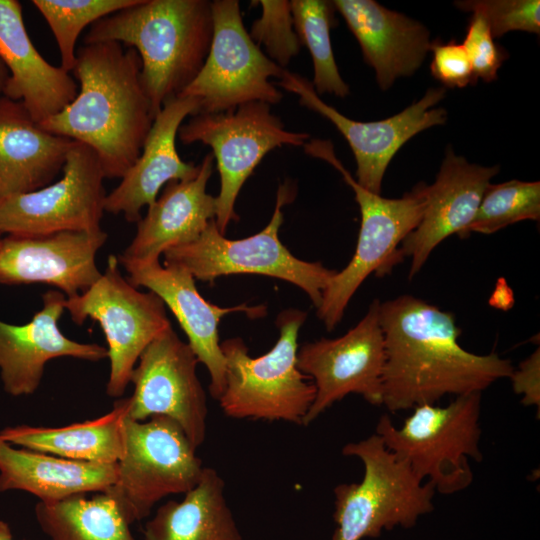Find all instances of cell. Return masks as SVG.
Segmentation results:
<instances>
[{"label":"cell","mask_w":540,"mask_h":540,"mask_svg":"<svg viewBox=\"0 0 540 540\" xmlns=\"http://www.w3.org/2000/svg\"><path fill=\"white\" fill-rule=\"evenodd\" d=\"M0 59L9 71L3 95L22 101L38 123L59 113L78 93L72 75L34 47L16 0H0Z\"/></svg>","instance_id":"cell-24"},{"label":"cell","mask_w":540,"mask_h":540,"mask_svg":"<svg viewBox=\"0 0 540 540\" xmlns=\"http://www.w3.org/2000/svg\"><path fill=\"white\" fill-rule=\"evenodd\" d=\"M290 4L301 46L308 49L313 61L311 83L315 92L341 98L347 96L350 89L339 73L330 40V30L336 22L333 1L292 0Z\"/></svg>","instance_id":"cell-30"},{"label":"cell","mask_w":540,"mask_h":540,"mask_svg":"<svg viewBox=\"0 0 540 540\" xmlns=\"http://www.w3.org/2000/svg\"><path fill=\"white\" fill-rule=\"evenodd\" d=\"M218 472L204 467L181 501L162 504L144 529L143 540H241Z\"/></svg>","instance_id":"cell-28"},{"label":"cell","mask_w":540,"mask_h":540,"mask_svg":"<svg viewBox=\"0 0 540 540\" xmlns=\"http://www.w3.org/2000/svg\"><path fill=\"white\" fill-rule=\"evenodd\" d=\"M380 303L373 300L365 316L343 336L322 338L298 349L297 367L315 387L303 425L351 393L361 395L371 405H382L385 347Z\"/></svg>","instance_id":"cell-14"},{"label":"cell","mask_w":540,"mask_h":540,"mask_svg":"<svg viewBox=\"0 0 540 540\" xmlns=\"http://www.w3.org/2000/svg\"><path fill=\"white\" fill-rule=\"evenodd\" d=\"M8 79L9 71L3 61L0 59V96H2L4 93Z\"/></svg>","instance_id":"cell-38"},{"label":"cell","mask_w":540,"mask_h":540,"mask_svg":"<svg viewBox=\"0 0 540 540\" xmlns=\"http://www.w3.org/2000/svg\"><path fill=\"white\" fill-rule=\"evenodd\" d=\"M198 102L188 96L167 101L156 115L140 156L104 201L106 212L122 214L137 223L141 210L157 199L170 181L189 180L199 171V164L183 161L176 148L178 130L186 117L198 113Z\"/></svg>","instance_id":"cell-21"},{"label":"cell","mask_w":540,"mask_h":540,"mask_svg":"<svg viewBox=\"0 0 540 540\" xmlns=\"http://www.w3.org/2000/svg\"><path fill=\"white\" fill-rule=\"evenodd\" d=\"M462 45L472 66L474 83L479 79L494 81L506 52L494 42L490 28L480 14L472 13Z\"/></svg>","instance_id":"cell-35"},{"label":"cell","mask_w":540,"mask_h":540,"mask_svg":"<svg viewBox=\"0 0 540 540\" xmlns=\"http://www.w3.org/2000/svg\"><path fill=\"white\" fill-rule=\"evenodd\" d=\"M138 0H33L48 23L59 49L61 67L76 63V42L82 30L99 19L134 5Z\"/></svg>","instance_id":"cell-31"},{"label":"cell","mask_w":540,"mask_h":540,"mask_svg":"<svg viewBox=\"0 0 540 540\" xmlns=\"http://www.w3.org/2000/svg\"><path fill=\"white\" fill-rule=\"evenodd\" d=\"M0 540H14L9 525L0 520Z\"/></svg>","instance_id":"cell-39"},{"label":"cell","mask_w":540,"mask_h":540,"mask_svg":"<svg viewBox=\"0 0 540 540\" xmlns=\"http://www.w3.org/2000/svg\"><path fill=\"white\" fill-rule=\"evenodd\" d=\"M213 34L206 60L179 96L197 100L198 113L234 110L250 102L277 104L283 98L270 81L286 69L273 62L252 40L236 0L211 1Z\"/></svg>","instance_id":"cell-12"},{"label":"cell","mask_w":540,"mask_h":540,"mask_svg":"<svg viewBox=\"0 0 540 540\" xmlns=\"http://www.w3.org/2000/svg\"><path fill=\"white\" fill-rule=\"evenodd\" d=\"M87 494L36 504V520L49 540H136L131 524L111 494Z\"/></svg>","instance_id":"cell-29"},{"label":"cell","mask_w":540,"mask_h":540,"mask_svg":"<svg viewBox=\"0 0 540 540\" xmlns=\"http://www.w3.org/2000/svg\"><path fill=\"white\" fill-rule=\"evenodd\" d=\"M305 319L299 309L282 311L276 318L279 338L259 357H251L240 338L221 342L226 372L218 401L226 416L303 425L315 398L313 383L297 367L298 335Z\"/></svg>","instance_id":"cell-5"},{"label":"cell","mask_w":540,"mask_h":540,"mask_svg":"<svg viewBox=\"0 0 540 540\" xmlns=\"http://www.w3.org/2000/svg\"><path fill=\"white\" fill-rule=\"evenodd\" d=\"M333 4L357 39L365 62L374 69L381 90L420 68L431 45L421 22L373 0H334Z\"/></svg>","instance_id":"cell-23"},{"label":"cell","mask_w":540,"mask_h":540,"mask_svg":"<svg viewBox=\"0 0 540 540\" xmlns=\"http://www.w3.org/2000/svg\"><path fill=\"white\" fill-rule=\"evenodd\" d=\"M117 479V463L97 464L15 448L0 437V492L21 490L53 503L81 493L104 492Z\"/></svg>","instance_id":"cell-26"},{"label":"cell","mask_w":540,"mask_h":540,"mask_svg":"<svg viewBox=\"0 0 540 540\" xmlns=\"http://www.w3.org/2000/svg\"><path fill=\"white\" fill-rule=\"evenodd\" d=\"M429 51L433 53L431 74L444 86L463 88L475 84L472 66L462 44L436 40L431 42Z\"/></svg>","instance_id":"cell-36"},{"label":"cell","mask_w":540,"mask_h":540,"mask_svg":"<svg viewBox=\"0 0 540 540\" xmlns=\"http://www.w3.org/2000/svg\"><path fill=\"white\" fill-rule=\"evenodd\" d=\"M513 390L522 395V404L540 409V350L537 348L523 360L509 377Z\"/></svg>","instance_id":"cell-37"},{"label":"cell","mask_w":540,"mask_h":540,"mask_svg":"<svg viewBox=\"0 0 540 540\" xmlns=\"http://www.w3.org/2000/svg\"><path fill=\"white\" fill-rule=\"evenodd\" d=\"M296 188L287 182L277 190L270 222L249 237L227 239L212 220L198 239L163 253L164 265L180 266L196 280L212 283L221 276L259 274L282 279L301 288L318 308L323 292L337 270L320 262L296 258L280 241L282 207L295 198Z\"/></svg>","instance_id":"cell-8"},{"label":"cell","mask_w":540,"mask_h":540,"mask_svg":"<svg viewBox=\"0 0 540 540\" xmlns=\"http://www.w3.org/2000/svg\"><path fill=\"white\" fill-rule=\"evenodd\" d=\"M498 172V165L469 163L447 147L434 183L425 185L426 204L421 220L401 244L402 257H411L410 279L443 240L454 234L463 239L490 180Z\"/></svg>","instance_id":"cell-20"},{"label":"cell","mask_w":540,"mask_h":540,"mask_svg":"<svg viewBox=\"0 0 540 540\" xmlns=\"http://www.w3.org/2000/svg\"><path fill=\"white\" fill-rule=\"evenodd\" d=\"M278 85L295 93L300 104L328 119L348 142L356 161V182L380 194L386 169L397 151L413 136L443 125L447 111L436 105L445 97L444 87L430 88L417 102L400 113L379 121L348 118L325 103L306 78L286 70Z\"/></svg>","instance_id":"cell-16"},{"label":"cell","mask_w":540,"mask_h":540,"mask_svg":"<svg viewBox=\"0 0 540 540\" xmlns=\"http://www.w3.org/2000/svg\"><path fill=\"white\" fill-rule=\"evenodd\" d=\"M379 312L382 405L392 413L435 404L446 395L482 393L514 370L495 352L478 355L461 347L455 316L424 300L404 294L380 303Z\"/></svg>","instance_id":"cell-1"},{"label":"cell","mask_w":540,"mask_h":540,"mask_svg":"<svg viewBox=\"0 0 540 540\" xmlns=\"http://www.w3.org/2000/svg\"><path fill=\"white\" fill-rule=\"evenodd\" d=\"M540 218V182L509 180L489 184L463 238L471 233L492 234L511 224Z\"/></svg>","instance_id":"cell-32"},{"label":"cell","mask_w":540,"mask_h":540,"mask_svg":"<svg viewBox=\"0 0 540 540\" xmlns=\"http://www.w3.org/2000/svg\"><path fill=\"white\" fill-rule=\"evenodd\" d=\"M71 142L43 129L22 101L0 96V200L52 183Z\"/></svg>","instance_id":"cell-25"},{"label":"cell","mask_w":540,"mask_h":540,"mask_svg":"<svg viewBox=\"0 0 540 540\" xmlns=\"http://www.w3.org/2000/svg\"><path fill=\"white\" fill-rule=\"evenodd\" d=\"M481 396L475 392L456 396L445 406H417L401 427L384 414L375 433L420 480L442 495L455 494L473 481L470 459L477 463L483 459Z\"/></svg>","instance_id":"cell-4"},{"label":"cell","mask_w":540,"mask_h":540,"mask_svg":"<svg viewBox=\"0 0 540 540\" xmlns=\"http://www.w3.org/2000/svg\"><path fill=\"white\" fill-rule=\"evenodd\" d=\"M342 454L359 458L364 474L359 483L334 488L332 540L377 538L396 527L410 529L433 512L432 484L420 480L376 433L344 445Z\"/></svg>","instance_id":"cell-7"},{"label":"cell","mask_w":540,"mask_h":540,"mask_svg":"<svg viewBox=\"0 0 540 540\" xmlns=\"http://www.w3.org/2000/svg\"><path fill=\"white\" fill-rule=\"evenodd\" d=\"M107 238L102 229L2 237L0 284L44 283L58 288L66 298L74 297L101 277L96 254Z\"/></svg>","instance_id":"cell-18"},{"label":"cell","mask_w":540,"mask_h":540,"mask_svg":"<svg viewBox=\"0 0 540 540\" xmlns=\"http://www.w3.org/2000/svg\"><path fill=\"white\" fill-rule=\"evenodd\" d=\"M462 11L480 14L493 38L510 31L540 33L539 0H465L456 1Z\"/></svg>","instance_id":"cell-34"},{"label":"cell","mask_w":540,"mask_h":540,"mask_svg":"<svg viewBox=\"0 0 540 540\" xmlns=\"http://www.w3.org/2000/svg\"><path fill=\"white\" fill-rule=\"evenodd\" d=\"M213 34L211 1L138 0L90 26L84 44L115 41L134 48L153 113L200 72Z\"/></svg>","instance_id":"cell-3"},{"label":"cell","mask_w":540,"mask_h":540,"mask_svg":"<svg viewBox=\"0 0 540 540\" xmlns=\"http://www.w3.org/2000/svg\"><path fill=\"white\" fill-rule=\"evenodd\" d=\"M66 296L58 290L42 295V308L22 325L0 320V378L6 393L18 397L39 387L45 365L59 357L87 361L107 358V348L66 337L58 326Z\"/></svg>","instance_id":"cell-19"},{"label":"cell","mask_w":540,"mask_h":540,"mask_svg":"<svg viewBox=\"0 0 540 540\" xmlns=\"http://www.w3.org/2000/svg\"><path fill=\"white\" fill-rule=\"evenodd\" d=\"M58 181L0 200V231L37 236L101 230L106 192L96 152L72 140Z\"/></svg>","instance_id":"cell-13"},{"label":"cell","mask_w":540,"mask_h":540,"mask_svg":"<svg viewBox=\"0 0 540 540\" xmlns=\"http://www.w3.org/2000/svg\"><path fill=\"white\" fill-rule=\"evenodd\" d=\"M195 353L172 326L160 333L142 352L134 367L128 397V417L145 421L154 416L173 419L195 449L206 438L207 399L197 376Z\"/></svg>","instance_id":"cell-15"},{"label":"cell","mask_w":540,"mask_h":540,"mask_svg":"<svg viewBox=\"0 0 540 540\" xmlns=\"http://www.w3.org/2000/svg\"><path fill=\"white\" fill-rule=\"evenodd\" d=\"M118 257L110 255L101 277L84 292L66 298L65 309L81 325L97 321L107 342L110 373L106 392L124 394L144 349L171 326L163 301L152 291L141 292L125 279Z\"/></svg>","instance_id":"cell-11"},{"label":"cell","mask_w":540,"mask_h":540,"mask_svg":"<svg viewBox=\"0 0 540 540\" xmlns=\"http://www.w3.org/2000/svg\"><path fill=\"white\" fill-rule=\"evenodd\" d=\"M305 152L330 163L355 193L361 224L354 255L337 271L326 286L317 316L327 330H333L364 280L372 273H389L403 260L399 245L418 226L426 204L425 183L421 182L401 198H385L361 187L336 157L328 140L313 139Z\"/></svg>","instance_id":"cell-6"},{"label":"cell","mask_w":540,"mask_h":540,"mask_svg":"<svg viewBox=\"0 0 540 540\" xmlns=\"http://www.w3.org/2000/svg\"><path fill=\"white\" fill-rule=\"evenodd\" d=\"M72 73L80 83L76 97L39 124L91 147L105 178H122L140 156L155 119L140 56L115 41L83 44Z\"/></svg>","instance_id":"cell-2"},{"label":"cell","mask_w":540,"mask_h":540,"mask_svg":"<svg viewBox=\"0 0 540 540\" xmlns=\"http://www.w3.org/2000/svg\"><path fill=\"white\" fill-rule=\"evenodd\" d=\"M255 2L261 6L262 14L252 23L249 35L259 47L263 45L266 55L273 62L285 69L301 48L294 28L290 1Z\"/></svg>","instance_id":"cell-33"},{"label":"cell","mask_w":540,"mask_h":540,"mask_svg":"<svg viewBox=\"0 0 540 540\" xmlns=\"http://www.w3.org/2000/svg\"><path fill=\"white\" fill-rule=\"evenodd\" d=\"M182 428L167 416L124 421V449L117 479L106 492L130 524L146 518L163 498L185 494L200 480L201 459Z\"/></svg>","instance_id":"cell-9"},{"label":"cell","mask_w":540,"mask_h":540,"mask_svg":"<svg viewBox=\"0 0 540 540\" xmlns=\"http://www.w3.org/2000/svg\"><path fill=\"white\" fill-rule=\"evenodd\" d=\"M214 166L207 153L198 174L189 180H174L137 222V232L118 257L119 263H147L159 260L166 250L198 239L217 213L216 197L207 193Z\"/></svg>","instance_id":"cell-22"},{"label":"cell","mask_w":540,"mask_h":540,"mask_svg":"<svg viewBox=\"0 0 540 540\" xmlns=\"http://www.w3.org/2000/svg\"><path fill=\"white\" fill-rule=\"evenodd\" d=\"M128 398L118 399L103 416L62 427L17 425L0 431L11 445L97 464L117 463L124 449Z\"/></svg>","instance_id":"cell-27"},{"label":"cell","mask_w":540,"mask_h":540,"mask_svg":"<svg viewBox=\"0 0 540 540\" xmlns=\"http://www.w3.org/2000/svg\"><path fill=\"white\" fill-rule=\"evenodd\" d=\"M270 106L250 102L226 112L195 114L178 130L183 144L201 142L212 148L220 176L215 223L223 235L239 219L236 199L266 154L284 145L303 146L310 138L306 132L287 130Z\"/></svg>","instance_id":"cell-10"},{"label":"cell","mask_w":540,"mask_h":540,"mask_svg":"<svg viewBox=\"0 0 540 540\" xmlns=\"http://www.w3.org/2000/svg\"><path fill=\"white\" fill-rule=\"evenodd\" d=\"M135 287L155 293L174 314L188 338V344L210 374L209 392L219 400L225 389V358L219 340L218 325L227 314L243 312L250 318L265 316L264 305L240 304L220 307L205 300L194 277L184 268L161 265L159 260L147 263H120Z\"/></svg>","instance_id":"cell-17"},{"label":"cell","mask_w":540,"mask_h":540,"mask_svg":"<svg viewBox=\"0 0 540 540\" xmlns=\"http://www.w3.org/2000/svg\"><path fill=\"white\" fill-rule=\"evenodd\" d=\"M1 239H2V233H1V231H0V241H1Z\"/></svg>","instance_id":"cell-40"}]
</instances>
